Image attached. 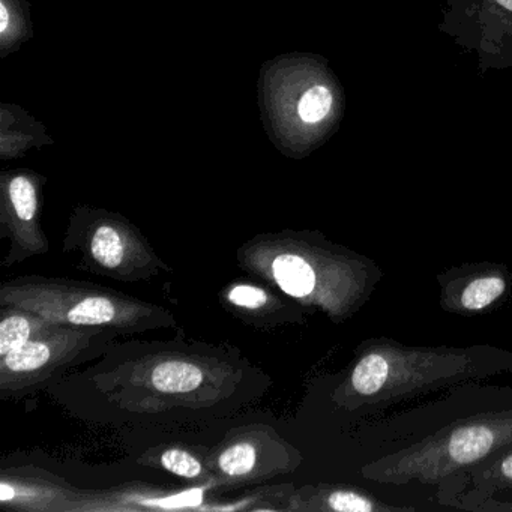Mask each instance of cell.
<instances>
[{"label": "cell", "mask_w": 512, "mask_h": 512, "mask_svg": "<svg viewBox=\"0 0 512 512\" xmlns=\"http://www.w3.org/2000/svg\"><path fill=\"white\" fill-rule=\"evenodd\" d=\"M272 379L230 344L131 340L46 389L68 415L115 428H176L224 421L268 394Z\"/></svg>", "instance_id": "1"}, {"label": "cell", "mask_w": 512, "mask_h": 512, "mask_svg": "<svg viewBox=\"0 0 512 512\" xmlns=\"http://www.w3.org/2000/svg\"><path fill=\"white\" fill-rule=\"evenodd\" d=\"M512 374V352L491 344L407 346L392 338L362 341L331 403L350 415L385 407L467 382Z\"/></svg>", "instance_id": "2"}, {"label": "cell", "mask_w": 512, "mask_h": 512, "mask_svg": "<svg viewBox=\"0 0 512 512\" xmlns=\"http://www.w3.org/2000/svg\"><path fill=\"white\" fill-rule=\"evenodd\" d=\"M236 262L251 277L334 323L352 319L383 277L374 260L313 230L260 233L238 248Z\"/></svg>", "instance_id": "3"}, {"label": "cell", "mask_w": 512, "mask_h": 512, "mask_svg": "<svg viewBox=\"0 0 512 512\" xmlns=\"http://www.w3.org/2000/svg\"><path fill=\"white\" fill-rule=\"evenodd\" d=\"M0 305L35 311L58 325L113 329L121 335L178 326L175 314L163 305L71 278L25 275L5 281L0 286Z\"/></svg>", "instance_id": "4"}, {"label": "cell", "mask_w": 512, "mask_h": 512, "mask_svg": "<svg viewBox=\"0 0 512 512\" xmlns=\"http://www.w3.org/2000/svg\"><path fill=\"white\" fill-rule=\"evenodd\" d=\"M512 446V407L482 410L362 467V478L385 485H439Z\"/></svg>", "instance_id": "5"}, {"label": "cell", "mask_w": 512, "mask_h": 512, "mask_svg": "<svg viewBox=\"0 0 512 512\" xmlns=\"http://www.w3.org/2000/svg\"><path fill=\"white\" fill-rule=\"evenodd\" d=\"M62 251L91 274L121 283H145L173 272L149 239L113 212L76 209L65 230Z\"/></svg>", "instance_id": "6"}, {"label": "cell", "mask_w": 512, "mask_h": 512, "mask_svg": "<svg viewBox=\"0 0 512 512\" xmlns=\"http://www.w3.org/2000/svg\"><path fill=\"white\" fill-rule=\"evenodd\" d=\"M119 337L113 329L58 326L0 359V398L16 400L46 391L65 374L100 358Z\"/></svg>", "instance_id": "7"}, {"label": "cell", "mask_w": 512, "mask_h": 512, "mask_svg": "<svg viewBox=\"0 0 512 512\" xmlns=\"http://www.w3.org/2000/svg\"><path fill=\"white\" fill-rule=\"evenodd\" d=\"M304 463L301 451L274 427L248 424L232 428L206 452L215 488L248 487L290 475Z\"/></svg>", "instance_id": "8"}, {"label": "cell", "mask_w": 512, "mask_h": 512, "mask_svg": "<svg viewBox=\"0 0 512 512\" xmlns=\"http://www.w3.org/2000/svg\"><path fill=\"white\" fill-rule=\"evenodd\" d=\"M439 32L475 58L479 74L512 68V0H445Z\"/></svg>", "instance_id": "9"}, {"label": "cell", "mask_w": 512, "mask_h": 512, "mask_svg": "<svg viewBox=\"0 0 512 512\" xmlns=\"http://www.w3.org/2000/svg\"><path fill=\"white\" fill-rule=\"evenodd\" d=\"M0 503L19 511L100 512L101 490L74 487L40 467H5L0 472Z\"/></svg>", "instance_id": "10"}, {"label": "cell", "mask_w": 512, "mask_h": 512, "mask_svg": "<svg viewBox=\"0 0 512 512\" xmlns=\"http://www.w3.org/2000/svg\"><path fill=\"white\" fill-rule=\"evenodd\" d=\"M439 304L445 313L476 316L496 308L512 287V272L505 263L470 262L437 274Z\"/></svg>", "instance_id": "11"}, {"label": "cell", "mask_w": 512, "mask_h": 512, "mask_svg": "<svg viewBox=\"0 0 512 512\" xmlns=\"http://www.w3.org/2000/svg\"><path fill=\"white\" fill-rule=\"evenodd\" d=\"M0 236L8 241V251L2 260L4 268H13L50 251L49 239L40 224L38 187L29 176L14 175L5 185Z\"/></svg>", "instance_id": "12"}, {"label": "cell", "mask_w": 512, "mask_h": 512, "mask_svg": "<svg viewBox=\"0 0 512 512\" xmlns=\"http://www.w3.org/2000/svg\"><path fill=\"white\" fill-rule=\"evenodd\" d=\"M220 304L230 316L251 328L274 331L287 325L305 322L310 311L295 299L269 284L236 280L227 283L218 293Z\"/></svg>", "instance_id": "13"}, {"label": "cell", "mask_w": 512, "mask_h": 512, "mask_svg": "<svg viewBox=\"0 0 512 512\" xmlns=\"http://www.w3.org/2000/svg\"><path fill=\"white\" fill-rule=\"evenodd\" d=\"M437 488L436 497L440 505L472 512L485 500L511 491L512 446Z\"/></svg>", "instance_id": "14"}, {"label": "cell", "mask_w": 512, "mask_h": 512, "mask_svg": "<svg viewBox=\"0 0 512 512\" xmlns=\"http://www.w3.org/2000/svg\"><path fill=\"white\" fill-rule=\"evenodd\" d=\"M286 511L295 512H413V506H395L356 485L316 484L290 487Z\"/></svg>", "instance_id": "15"}, {"label": "cell", "mask_w": 512, "mask_h": 512, "mask_svg": "<svg viewBox=\"0 0 512 512\" xmlns=\"http://www.w3.org/2000/svg\"><path fill=\"white\" fill-rule=\"evenodd\" d=\"M206 452H197L185 445H161L145 452L139 463L203 487L215 488L214 475L206 464Z\"/></svg>", "instance_id": "16"}, {"label": "cell", "mask_w": 512, "mask_h": 512, "mask_svg": "<svg viewBox=\"0 0 512 512\" xmlns=\"http://www.w3.org/2000/svg\"><path fill=\"white\" fill-rule=\"evenodd\" d=\"M35 311L16 305H0V359L58 328Z\"/></svg>", "instance_id": "17"}, {"label": "cell", "mask_w": 512, "mask_h": 512, "mask_svg": "<svg viewBox=\"0 0 512 512\" xmlns=\"http://www.w3.org/2000/svg\"><path fill=\"white\" fill-rule=\"evenodd\" d=\"M338 97L326 83L310 86L298 103V115L307 125L325 124L337 112Z\"/></svg>", "instance_id": "18"}, {"label": "cell", "mask_w": 512, "mask_h": 512, "mask_svg": "<svg viewBox=\"0 0 512 512\" xmlns=\"http://www.w3.org/2000/svg\"><path fill=\"white\" fill-rule=\"evenodd\" d=\"M473 512H512V499H491L485 500L481 505L476 506Z\"/></svg>", "instance_id": "19"}, {"label": "cell", "mask_w": 512, "mask_h": 512, "mask_svg": "<svg viewBox=\"0 0 512 512\" xmlns=\"http://www.w3.org/2000/svg\"><path fill=\"white\" fill-rule=\"evenodd\" d=\"M8 25H10V14H8L7 5L2 2V4H0V32H2V34L7 32Z\"/></svg>", "instance_id": "20"}]
</instances>
